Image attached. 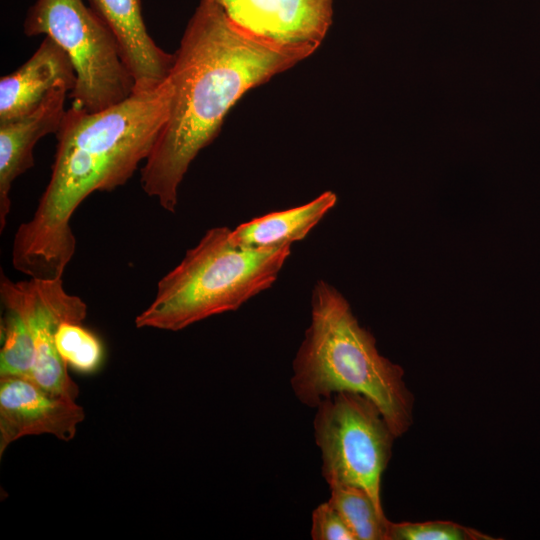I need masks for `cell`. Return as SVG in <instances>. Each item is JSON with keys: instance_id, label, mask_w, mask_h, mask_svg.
<instances>
[{"instance_id": "2", "label": "cell", "mask_w": 540, "mask_h": 540, "mask_svg": "<svg viewBox=\"0 0 540 540\" xmlns=\"http://www.w3.org/2000/svg\"><path fill=\"white\" fill-rule=\"evenodd\" d=\"M174 54L168 117L140 180L143 191L171 213L190 164L218 135L234 104L305 59L245 34L209 0H200Z\"/></svg>"}, {"instance_id": "1", "label": "cell", "mask_w": 540, "mask_h": 540, "mask_svg": "<svg viewBox=\"0 0 540 540\" xmlns=\"http://www.w3.org/2000/svg\"><path fill=\"white\" fill-rule=\"evenodd\" d=\"M168 78L97 112L70 107L56 133L50 180L32 217L13 239V267L29 278H62L76 250L70 225L79 205L96 191H112L150 155L169 112Z\"/></svg>"}, {"instance_id": "17", "label": "cell", "mask_w": 540, "mask_h": 540, "mask_svg": "<svg viewBox=\"0 0 540 540\" xmlns=\"http://www.w3.org/2000/svg\"><path fill=\"white\" fill-rule=\"evenodd\" d=\"M310 535L313 540H356L353 532L329 501L320 504L313 511Z\"/></svg>"}, {"instance_id": "6", "label": "cell", "mask_w": 540, "mask_h": 540, "mask_svg": "<svg viewBox=\"0 0 540 540\" xmlns=\"http://www.w3.org/2000/svg\"><path fill=\"white\" fill-rule=\"evenodd\" d=\"M313 427L328 485L360 487L383 512L381 478L396 437L377 405L359 393H335L316 406Z\"/></svg>"}, {"instance_id": "13", "label": "cell", "mask_w": 540, "mask_h": 540, "mask_svg": "<svg viewBox=\"0 0 540 540\" xmlns=\"http://www.w3.org/2000/svg\"><path fill=\"white\" fill-rule=\"evenodd\" d=\"M330 504L341 515L356 540H387L389 520L369 494L351 485H331Z\"/></svg>"}, {"instance_id": "16", "label": "cell", "mask_w": 540, "mask_h": 540, "mask_svg": "<svg viewBox=\"0 0 540 540\" xmlns=\"http://www.w3.org/2000/svg\"><path fill=\"white\" fill-rule=\"evenodd\" d=\"M494 539L475 529L450 521L422 523H392L389 521L387 540H489Z\"/></svg>"}, {"instance_id": "5", "label": "cell", "mask_w": 540, "mask_h": 540, "mask_svg": "<svg viewBox=\"0 0 540 540\" xmlns=\"http://www.w3.org/2000/svg\"><path fill=\"white\" fill-rule=\"evenodd\" d=\"M23 28L28 37H50L69 55L76 72L72 107L97 112L134 92L115 36L83 0H37L28 9Z\"/></svg>"}, {"instance_id": "3", "label": "cell", "mask_w": 540, "mask_h": 540, "mask_svg": "<svg viewBox=\"0 0 540 540\" xmlns=\"http://www.w3.org/2000/svg\"><path fill=\"white\" fill-rule=\"evenodd\" d=\"M403 374L378 352L375 338L360 326L345 297L319 279L311 293V321L292 363L295 397L316 408L338 392L362 394L399 437L412 423L414 402Z\"/></svg>"}, {"instance_id": "4", "label": "cell", "mask_w": 540, "mask_h": 540, "mask_svg": "<svg viewBox=\"0 0 540 540\" xmlns=\"http://www.w3.org/2000/svg\"><path fill=\"white\" fill-rule=\"evenodd\" d=\"M290 253L291 246H240L232 240L230 228L213 227L159 280L154 299L135 318V325L175 332L238 310L272 287Z\"/></svg>"}, {"instance_id": "14", "label": "cell", "mask_w": 540, "mask_h": 540, "mask_svg": "<svg viewBox=\"0 0 540 540\" xmlns=\"http://www.w3.org/2000/svg\"><path fill=\"white\" fill-rule=\"evenodd\" d=\"M55 346L64 363L82 374L97 372L104 361L101 340L82 322H62L55 334Z\"/></svg>"}, {"instance_id": "7", "label": "cell", "mask_w": 540, "mask_h": 540, "mask_svg": "<svg viewBox=\"0 0 540 540\" xmlns=\"http://www.w3.org/2000/svg\"><path fill=\"white\" fill-rule=\"evenodd\" d=\"M0 298L4 309L22 318L33 340L35 359L29 380L52 395L76 401L79 387L57 352L55 334L64 321L83 323L86 303L65 290L62 278L14 282L2 271Z\"/></svg>"}, {"instance_id": "11", "label": "cell", "mask_w": 540, "mask_h": 540, "mask_svg": "<svg viewBox=\"0 0 540 540\" xmlns=\"http://www.w3.org/2000/svg\"><path fill=\"white\" fill-rule=\"evenodd\" d=\"M59 80L68 82L74 88V65L61 46L44 36L37 50L24 64L1 78L0 124L34 110Z\"/></svg>"}, {"instance_id": "15", "label": "cell", "mask_w": 540, "mask_h": 540, "mask_svg": "<svg viewBox=\"0 0 540 540\" xmlns=\"http://www.w3.org/2000/svg\"><path fill=\"white\" fill-rule=\"evenodd\" d=\"M0 377L31 378L35 350L31 335L14 311L5 309L1 324Z\"/></svg>"}, {"instance_id": "8", "label": "cell", "mask_w": 540, "mask_h": 540, "mask_svg": "<svg viewBox=\"0 0 540 540\" xmlns=\"http://www.w3.org/2000/svg\"><path fill=\"white\" fill-rule=\"evenodd\" d=\"M250 37L307 58L321 45L333 0H209Z\"/></svg>"}, {"instance_id": "12", "label": "cell", "mask_w": 540, "mask_h": 540, "mask_svg": "<svg viewBox=\"0 0 540 540\" xmlns=\"http://www.w3.org/2000/svg\"><path fill=\"white\" fill-rule=\"evenodd\" d=\"M337 196L325 191L303 205L270 212L231 229L232 240L252 249L291 246L303 240L335 206Z\"/></svg>"}, {"instance_id": "10", "label": "cell", "mask_w": 540, "mask_h": 540, "mask_svg": "<svg viewBox=\"0 0 540 540\" xmlns=\"http://www.w3.org/2000/svg\"><path fill=\"white\" fill-rule=\"evenodd\" d=\"M72 89L71 84L59 80L34 110L0 124V232L11 209L13 182L33 167L36 143L48 134L57 133L66 112V96Z\"/></svg>"}, {"instance_id": "9", "label": "cell", "mask_w": 540, "mask_h": 540, "mask_svg": "<svg viewBox=\"0 0 540 540\" xmlns=\"http://www.w3.org/2000/svg\"><path fill=\"white\" fill-rule=\"evenodd\" d=\"M84 419L85 410L75 400L52 395L26 378L0 377V457L26 436L71 441Z\"/></svg>"}]
</instances>
